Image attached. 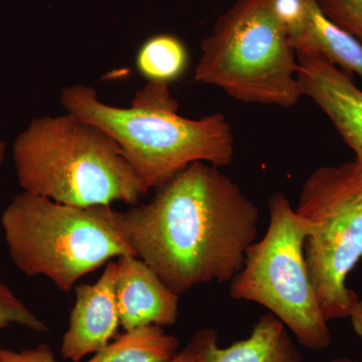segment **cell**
Segmentation results:
<instances>
[{
  "instance_id": "1",
  "label": "cell",
  "mask_w": 362,
  "mask_h": 362,
  "mask_svg": "<svg viewBox=\"0 0 362 362\" xmlns=\"http://www.w3.org/2000/svg\"><path fill=\"white\" fill-rule=\"evenodd\" d=\"M259 218L239 185L206 162L183 169L148 204L115 209L117 228L136 256L178 296L230 282L257 240Z\"/></svg>"
},
{
  "instance_id": "2",
  "label": "cell",
  "mask_w": 362,
  "mask_h": 362,
  "mask_svg": "<svg viewBox=\"0 0 362 362\" xmlns=\"http://www.w3.org/2000/svg\"><path fill=\"white\" fill-rule=\"evenodd\" d=\"M61 103L118 143L147 192L158 189L194 162L221 168L233 160L235 136L226 116H181L168 84L147 83L127 108L104 103L94 88L85 85L64 88Z\"/></svg>"
},
{
  "instance_id": "3",
  "label": "cell",
  "mask_w": 362,
  "mask_h": 362,
  "mask_svg": "<svg viewBox=\"0 0 362 362\" xmlns=\"http://www.w3.org/2000/svg\"><path fill=\"white\" fill-rule=\"evenodd\" d=\"M23 192L68 206L134 204L147 194L118 143L73 114L40 117L14 140Z\"/></svg>"
},
{
  "instance_id": "4",
  "label": "cell",
  "mask_w": 362,
  "mask_h": 362,
  "mask_svg": "<svg viewBox=\"0 0 362 362\" xmlns=\"http://www.w3.org/2000/svg\"><path fill=\"white\" fill-rule=\"evenodd\" d=\"M0 223L16 268L28 277L49 279L63 292L112 258L135 255L111 206H68L23 192Z\"/></svg>"
},
{
  "instance_id": "5",
  "label": "cell",
  "mask_w": 362,
  "mask_h": 362,
  "mask_svg": "<svg viewBox=\"0 0 362 362\" xmlns=\"http://www.w3.org/2000/svg\"><path fill=\"white\" fill-rule=\"evenodd\" d=\"M201 49L195 81L238 101L290 108L304 96L296 52L267 0H237Z\"/></svg>"
},
{
  "instance_id": "6",
  "label": "cell",
  "mask_w": 362,
  "mask_h": 362,
  "mask_svg": "<svg viewBox=\"0 0 362 362\" xmlns=\"http://www.w3.org/2000/svg\"><path fill=\"white\" fill-rule=\"evenodd\" d=\"M268 206V230L247 247L242 270L230 281V297L265 307L307 349H328L332 335L305 259L310 223L282 192L272 195Z\"/></svg>"
},
{
  "instance_id": "7",
  "label": "cell",
  "mask_w": 362,
  "mask_h": 362,
  "mask_svg": "<svg viewBox=\"0 0 362 362\" xmlns=\"http://www.w3.org/2000/svg\"><path fill=\"white\" fill-rule=\"evenodd\" d=\"M295 209L310 223L305 259L326 320L349 317L359 300L346 280L362 258L361 164L317 168Z\"/></svg>"
},
{
  "instance_id": "8",
  "label": "cell",
  "mask_w": 362,
  "mask_h": 362,
  "mask_svg": "<svg viewBox=\"0 0 362 362\" xmlns=\"http://www.w3.org/2000/svg\"><path fill=\"white\" fill-rule=\"evenodd\" d=\"M304 96L310 98L362 165V90L354 78L319 54H297Z\"/></svg>"
},
{
  "instance_id": "9",
  "label": "cell",
  "mask_w": 362,
  "mask_h": 362,
  "mask_svg": "<svg viewBox=\"0 0 362 362\" xmlns=\"http://www.w3.org/2000/svg\"><path fill=\"white\" fill-rule=\"evenodd\" d=\"M117 262H109L95 284L76 288V303L70 324L63 337V358L77 362L96 354L109 344L120 320L117 309L115 282Z\"/></svg>"
},
{
  "instance_id": "10",
  "label": "cell",
  "mask_w": 362,
  "mask_h": 362,
  "mask_svg": "<svg viewBox=\"0 0 362 362\" xmlns=\"http://www.w3.org/2000/svg\"><path fill=\"white\" fill-rule=\"evenodd\" d=\"M115 298L119 320L126 331L145 325H173L180 296L135 255L117 259Z\"/></svg>"
},
{
  "instance_id": "11",
  "label": "cell",
  "mask_w": 362,
  "mask_h": 362,
  "mask_svg": "<svg viewBox=\"0 0 362 362\" xmlns=\"http://www.w3.org/2000/svg\"><path fill=\"white\" fill-rule=\"evenodd\" d=\"M206 362H305L287 327L273 314L257 321L246 339L221 349L218 340L211 343Z\"/></svg>"
},
{
  "instance_id": "12",
  "label": "cell",
  "mask_w": 362,
  "mask_h": 362,
  "mask_svg": "<svg viewBox=\"0 0 362 362\" xmlns=\"http://www.w3.org/2000/svg\"><path fill=\"white\" fill-rule=\"evenodd\" d=\"M180 341L160 326L145 325L127 330L87 362H169Z\"/></svg>"
},
{
  "instance_id": "13",
  "label": "cell",
  "mask_w": 362,
  "mask_h": 362,
  "mask_svg": "<svg viewBox=\"0 0 362 362\" xmlns=\"http://www.w3.org/2000/svg\"><path fill=\"white\" fill-rule=\"evenodd\" d=\"M302 54H321L351 77L356 74L362 78V45L332 23L317 0L312 7L306 49Z\"/></svg>"
},
{
  "instance_id": "14",
  "label": "cell",
  "mask_w": 362,
  "mask_h": 362,
  "mask_svg": "<svg viewBox=\"0 0 362 362\" xmlns=\"http://www.w3.org/2000/svg\"><path fill=\"white\" fill-rule=\"evenodd\" d=\"M188 52L182 40L173 35H157L140 47L136 68L148 82L170 84L183 75Z\"/></svg>"
},
{
  "instance_id": "15",
  "label": "cell",
  "mask_w": 362,
  "mask_h": 362,
  "mask_svg": "<svg viewBox=\"0 0 362 362\" xmlns=\"http://www.w3.org/2000/svg\"><path fill=\"white\" fill-rule=\"evenodd\" d=\"M316 0H267L296 54L306 49L312 7Z\"/></svg>"
},
{
  "instance_id": "16",
  "label": "cell",
  "mask_w": 362,
  "mask_h": 362,
  "mask_svg": "<svg viewBox=\"0 0 362 362\" xmlns=\"http://www.w3.org/2000/svg\"><path fill=\"white\" fill-rule=\"evenodd\" d=\"M13 324L23 326L35 332H47L49 330L44 321L37 318L8 286L0 283V329Z\"/></svg>"
},
{
  "instance_id": "17",
  "label": "cell",
  "mask_w": 362,
  "mask_h": 362,
  "mask_svg": "<svg viewBox=\"0 0 362 362\" xmlns=\"http://www.w3.org/2000/svg\"><path fill=\"white\" fill-rule=\"evenodd\" d=\"M324 14L362 45V0H317Z\"/></svg>"
},
{
  "instance_id": "18",
  "label": "cell",
  "mask_w": 362,
  "mask_h": 362,
  "mask_svg": "<svg viewBox=\"0 0 362 362\" xmlns=\"http://www.w3.org/2000/svg\"><path fill=\"white\" fill-rule=\"evenodd\" d=\"M216 340H218L216 330L206 328L197 331L187 347L177 352L169 362H206L207 350Z\"/></svg>"
},
{
  "instance_id": "19",
  "label": "cell",
  "mask_w": 362,
  "mask_h": 362,
  "mask_svg": "<svg viewBox=\"0 0 362 362\" xmlns=\"http://www.w3.org/2000/svg\"><path fill=\"white\" fill-rule=\"evenodd\" d=\"M0 362H56V359L49 345L40 344L23 351L0 349Z\"/></svg>"
},
{
  "instance_id": "20",
  "label": "cell",
  "mask_w": 362,
  "mask_h": 362,
  "mask_svg": "<svg viewBox=\"0 0 362 362\" xmlns=\"http://www.w3.org/2000/svg\"><path fill=\"white\" fill-rule=\"evenodd\" d=\"M349 317L351 318L352 327H354V332L358 335L362 341V300H358L356 302ZM359 362H362V359Z\"/></svg>"
},
{
  "instance_id": "21",
  "label": "cell",
  "mask_w": 362,
  "mask_h": 362,
  "mask_svg": "<svg viewBox=\"0 0 362 362\" xmlns=\"http://www.w3.org/2000/svg\"><path fill=\"white\" fill-rule=\"evenodd\" d=\"M6 143L0 139V166L4 162V156H6Z\"/></svg>"
},
{
  "instance_id": "22",
  "label": "cell",
  "mask_w": 362,
  "mask_h": 362,
  "mask_svg": "<svg viewBox=\"0 0 362 362\" xmlns=\"http://www.w3.org/2000/svg\"><path fill=\"white\" fill-rule=\"evenodd\" d=\"M330 362H359V361H354L350 358H347V357H341V358H335Z\"/></svg>"
}]
</instances>
